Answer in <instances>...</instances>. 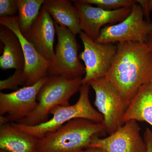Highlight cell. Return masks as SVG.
<instances>
[{"label": "cell", "mask_w": 152, "mask_h": 152, "mask_svg": "<svg viewBox=\"0 0 152 152\" xmlns=\"http://www.w3.org/2000/svg\"><path fill=\"white\" fill-rule=\"evenodd\" d=\"M116 44V54L105 78L128 107L140 88L152 81V50L146 43Z\"/></svg>", "instance_id": "6da1fadb"}, {"label": "cell", "mask_w": 152, "mask_h": 152, "mask_svg": "<svg viewBox=\"0 0 152 152\" xmlns=\"http://www.w3.org/2000/svg\"><path fill=\"white\" fill-rule=\"evenodd\" d=\"M106 132L103 123L74 119L38 141V152H82Z\"/></svg>", "instance_id": "7a4b0ae2"}, {"label": "cell", "mask_w": 152, "mask_h": 152, "mask_svg": "<svg viewBox=\"0 0 152 152\" xmlns=\"http://www.w3.org/2000/svg\"><path fill=\"white\" fill-rule=\"evenodd\" d=\"M89 85L82 84L77 102L72 105L59 106L52 110L53 117L46 122L29 126L17 123H11L15 127L36 138L41 139L48 134L54 132L71 120L83 118L94 122L103 123L104 117L94 108L89 98Z\"/></svg>", "instance_id": "3957f363"}, {"label": "cell", "mask_w": 152, "mask_h": 152, "mask_svg": "<svg viewBox=\"0 0 152 152\" xmlns=\"http://www.w3.org/2000/svg\"><path fill=\"white\" fill-rule=\"evenodd\" d=\"M82 79L68 80L61 76H48L38 93L37 107L27 117L17 123L34 126L48 121L49 115L54 108L69 105L70 99L80 91Z\"/></svg>", "instance_id": "277c9868"}, {"label": "cell", "mask_w": 152, "mask_h": 152, "mask_svg": "<svg viewBox=\"0 0 152 152\" xmlns=\"http://www.w3.org/2000/svg\"><path fill=\"white\" fill-rule=\"evenodd\" d=\"M58 43L48 76H61L68 80L82 78L86 68L80 61L75 35L67 28L55 23Z\"/></svg>", "instance_id": "5b68a950"}, {"label": "cell", "mask_w": 152, "mask_h": 152, "mask_svg": "<svg viewBox=\"0 0 152 152\" xmlns=\"http://www.w3.org/2000/svg\"><path fill=\"white\" fill-rule=\"evenodd\" d=\"M144 17L141 7L136 3L132 7L129 15L122 21L103 28L96 42L101 43H146L148 37L152 34V22L144 20Z\"/></svg>", "instance_id": "8992f818"}, {"label": "cell", "mask_w": 152, "mask_h": 152, "mask_svg": "<svg viewBox=\"0 0 152 152\" xmlns=\"http://www.w3.org/2000/svg\"><path fill=\"white\" fill-rule=\"evenodd\" d=\"M94 91V105L104 117L106 132L112 134L121 126L127 106L111 83L105 77L91 81L88 84Z\"/></svg>", "instance_id": "52a82bcc"}, {"label": "cell", "mask_w": 152, "mask_h": 152, "mask_svg": "<svg viewBox=\"0 0 152 152\" xmlns=\"http://www.w3.org/2000/svg\"><path fill=\"white\" fill-rule=\"evenodd\" d=\"M79 37L84 45L83 51L79 58L84 63L86 68L82 84H88L91 81L105 77L116 54L117 44L98 42L83 31Z\"/></svg>", "instance_id": "ba28073f"}, {"label": "cell", "mask_w": 152, "mask_h": 152, "mask_svg": "<svg viewBox=\"0 0 152 152\" xmlns=\"http://www.w3.org/2000/svg\"><path fill=\"white\" fill-rule=\"evenodd\" d=\"M48 77L32 86L23 87L10 93H0V125L18 122L35 110L38 93Z\"/></svg>", "instance_id": "9c48e42d"}, {"label": "cell", "mask_w": 152, "mask_h": 152, "mask_svg": "<svg viewBox=\"0 0 152 152\" xmlns=\"http://www.w3.org/2000/svg\"><path fill=\"white\" fill-rule=\"evenodd\" d=\"M0 23L12 31L18 38L21 45L24 58V66L20 76L22 86H32L48 76L52 61L41 56L25 38L19 28L18 17L0 18Z\"/></svg>", "instance_id": "30bf717a"}, {"label": "cell", "mask_w": 152, "mask_h": 152, "mask_svg": "<svg viewBox=\"0 0 152 152\" xmlns=\"http://www.w3.org/2000/svg\"><path fill=\"white\" fill-rule=\"evenodd\" d=\"M140 132L137 121L129 120L107 137H94L89 148H99L106 152H146Z\"/></svg>", "instance_id": "8fae6325"}, {"label": "cell", "mask_w": 152, "mask_h": 152, "mask_svg": "<svg viewBox=\"0 0 152 152\" xmlns=\"http://www.w3.org/2000/svg\"><path fill=\"white\" fill-rule=\"evenodd\" d=\"M80 21L82 31L96 41L102 27L108 24L121 22L127 18L132 12V7H124L109 11L92 5L72 1Z\"/></svg>", "instance_id": "7c38bea8"}, {"label": "cell", "mask_w": 152, "mask_h": 152, "mask_svg": "<svg viewBox=\"0 0 152 152\" xmlns=\"http://www.w3.org/2000/svg\"><path fill=\"white\" fill-rule=\"evenodd\" d=\"M55 22L50 15L42 7L37 19L24 37L44 58L52 61L54 58Z\"/></svg>", "instance_id": "4fadbf2b"}, {"label": "cell", "mask_w": 152, "mask_h": 152, "mask_svg": "<svg viewBox=\"0 0 152 152\" xmlns=\"http://www.w3.org/2000/svg\"><path fill=\"white\" fill-rule=\"evenodd\" d=\"M0 40L4 45L3 54L0 57V67L2 70L15 69L13 75L21 86L20 76L24 66V58L18 38L12 31L1 25Z\"/></svg>", "instance_id": "5bb4252c"}, {"label": "cell", "mask_w": 152, "mask_h": 152, "mask_svg": "<svg viewBox=\"0 0 152 152\" xmlns=\"http://www.w3.org/2000/svg\"><path fill=\"white\" fill-rule=\"evenodd\" d=\"M39 139L7 123L0 126V148L9 152H38Z\"/></svg>", "instance_id": "9a60e30c"}, {"label": "cell", "mask_w": 152, "mask_h": 152, "mask_svg": "<svg viewBox=\"0 0 152 152\" xmlns=\"http://www.w3.org/2000/svg\"><path fill=\"white\" fill-rule=\"evenodd\" d=\"M131 120L145 122L152 126V81L140 88L127 108L123 123Z\"/></svg>", "instance_id": "2e32d148"}, {"label": "cell", "mask_w": 152, "mask_h": 152, "mask_svg": "<svg viewBox=\"0 0 152 152\" xmlns=\"http://www.w3.org/2000/svg\"><path fill=\"white\" fill-rule=\"evenodd\" d=\"M43 7L55 23L67 28L74 34H80L82 31L80 21L74 6L67 0H46Z\"/></svg>", "instance_id": "e0dca14e"}, {"label": "cell", "mask_w": 152, "mask_h": 152, "mask_svg": "<svg viewBox=\"0 0 152 152\" xmlns=\"http://www.w3.org/2000/svg\"><path fill=\"white\" fill-rule=\"evenodd\" d=\"M45 0H16L18 9V23L20 29L25 35L29 31L40 13Z\"/></svg>", "instance_id": "ac0fdd59"}, {"label": "cell", "mask_w": 152, "mask_h": 152, "mask_svg": "<svg viewBox=\"0 0 152 152\" xmlns=\"http://www.w3.org/2000/svg\"><path fill=\"white\" fill-rule=\"evenodd\" d=\"M80 2L96 5L99 8L112 11L122 8L132 7L137 3L135 0H79Z\"/></svg>", "instance_id": "d6986e66"}, {"label": "cell", "mask_w": 152, "mask_h": 152, "mask_svg": "<svg viewBox=\"0 0 152 152\" xmlns=\"http://www.w3.org/2000/svg\"><path fill=\"white\" fill-rule=\"evenodd\" d=\"M18 11L16 0H0V17H11Z\"/></svg>", "instance_id": "ffe728a7"}, {"label": "cell", "mask_w": 152, "mask_h": 152, "mask_svg": "<svg viewBox=\"0 0 152 152\" xmlns=\"http://www.w3.org/2000/svg\"><path fill=\"white\" fill-rule=\"evenodd\" d=\"M137 1L141 7L144 16L147 20L151 21L150 15L152 11V0H137Z\"/></svg>", "instance_id": "44dd1931"}, {"label": "cell", "mask_w": 152, "mask_h": 152, "mask_svg": "<svg viewBox=\"0 0 152 152\" xmlns=\"http://www.w3.org/2000/svg\"><path fill=\"white\" fill-rule=\"evenodd\" d=\"M143 138L146 146V152H152V131L149 128L146 129Z\"/></svg>", "instance_id": "7402d4cb"}, {"label": "cell", "mask_w": 152, "mask_h": 152, "mask_svg": "<svg viewBox=\"0 0 152 152\" xmlns=\"http://www.w3.org/2000/svg\"><path fill=\"white\" fill-rule=\"evenodd\" d=\"M82 152H106L99 148H89L84 150Z\"/></svg>", "instance_id": "603a6c76"}, {"label": "cell", "mask_w": 152, "mask_h": 152, "mask_svg": "<svg viewBox=\"0 0 152 152\" xmlns=\"http://www.w3.org/2000/svg\"><path fill=\"white\" fill-rule=\"evenodd\" d=\"M146 43L148 45L150 48L152 50V34H151L148 37Z\"/></svg>", "instance_id": "cb8c5ba5"}, {"label": "cell", "mask_w": 152, "mask_h": 152, "mask_svg": "<svg viewBox=\"0 0 152 152\" xmlns=\"http://www.w3.org/2000/svg\"><path fill=\"white\" fill-rule=\"evenodd\" d=\"M0 152H9L7 151H5V150L1 149L0 150Z\"/></svg>", "instance_id": "d4e9b609"}]
</instances>
